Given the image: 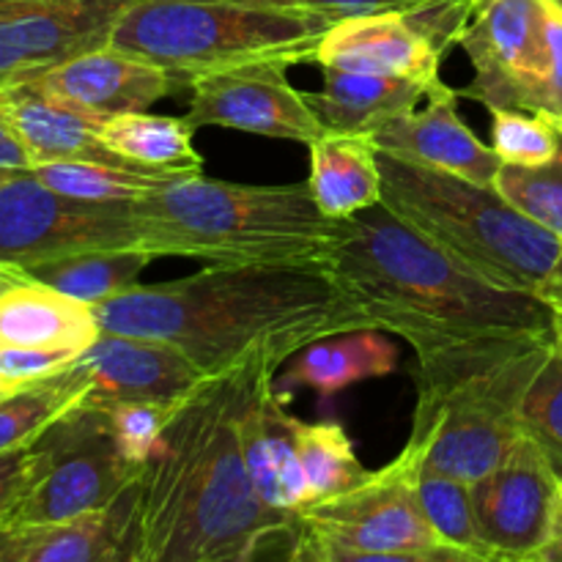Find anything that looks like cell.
Segmentation results:
<instances>
[{"label": "cell", "mask_w": 562, "mask_h": 562, "mask_svg": "<svg viewBox=\"0 0 562 562\" xmlns=\"http://www.w3.org/2000/svg\"><path fill=\"white\" fill-rule=\"evenodd\" d=\"M439 3H448V0H305V9L335 22L357 14H387V11L420 14V11L434 9Z\"/></svg>", "instance_id": "obj_37"}, {"label": "cell", "mask_w": 562, "mask_h": 562, "mask_svg": "<svg viewBox=\"0 0 562 562\" xmlns=\"http://www.w3.org/2000/svg\"><path fill=\"white\" fill-rule=\"evenodd\" d=\"M445 49H439L415 22L398 11L357 14L335 20L316 49L322 69L382 77H420L439 82Z\"/></svg>", "instance_id": "obj_19"}, {"label": "cell", "mask_w": 562, "mask_h": 562, "mask_svg": "<svg viewBox=\"0 0 562 562\" xmlns=\"http://www.w3.org/2000/svg\"><path fill=\"white\" fill-rule=\"evenodd\" d=\"M552 335H554V346H558V349L562 351V311H554Z\"/></svg>", "instance_id": "obj_45"}, {"label": "cell", "mask_w": 562, "mask_h": 562, "mask_svg": "<svg viewBox=\"0 0 562 562\" xmlns=\"http://www.w3.org/2000/svg\"><path fill=\"white\" fill-rule=\"evenodd\" d=\"M536 296H538V300L547 302L552 311H562V250H560L558 261H554L552 272H549L547 280L538 285Z\"/></svg>", "instance_id": "obj_42"}, {"label": "cell", "mask_w": 562, "mask_h": 562, "mask_svg": "<svg viewBox=\"0 0 562 562\" xmlns=\"http://www.w3.org/2000/svg\"><path fill=\"white\" fill-rule=\"evenodd\" d=\"M80 357V349H0V384L22 387L64 371Z\"/></svg>", "instance_id": "obj_36"}, {"label": "cell", "mask_w": 562, "mask_h": 562, "mask_svg": "<svg viewBox=\"0 0 562 562\" xmlns=\"http://www.w3.org/2000/svg\"><path fill=\"white\" fill-rule=\"evenodd\" d=\"M494 187L521 214L562 236V146L552 162L536 168L499 165Z\"/></svg>", "instance_id": "obj_33"}, {"label": "cell", "mask_w": 562, "mask_h": 562, "mask_svg": "<svg viewBox=\"0 0 562 562\" xmlns=\"http://www.w3.org/2000/svg\"><path fill=\"white\" fill-rule=\"evenodd\" d=\"M0 168L5 170H33L31 154L25 151L22 140L11 124L5 121V113L0 110Z\"/></svg>", "instance_id": "obj_40"}, {"label": "cell", "mask_w": 562, "mask_h": 562, "mask_svg": "<svg viewBox=\"0 0 562 562\" xmlns=\"http://www.w3.org/2000/svg\"><path fill=\"white\" fill-rule=\"evenodd\" d=\"M181 404V401H179ZM179 404H159V401H130L104 409L110 415L113 437L126 461L143 470L159 453L165 439V426Z\"/></svg>", "instance_id": "obj_35"}, {"label": "cell", "mask_w": 562, "mask_h": 562, "mask_svg": "<svg viewBox=\"0 0 562 562\" xmlns=\"http://www.w3.org/2000/svg\"><path fill=\"white\" fill-rule=\"evenodd\" d=\"M27 272L22 267H14V263H3L0 261V296L5 294V291H11L14 285H22L27 283Z\"/></svg>", "instance_id": "obj_43"}, {"label": "cell", "mask_w": 562, "mask_h": 562, "mask_svg": "<svg viewBox=\"0 0 562 562\" xmlns=\"http://www.w3.org/2000/svg\"><path fill=\"white\" fill-rule=\"evenodd\" d=\"M558 3H560V5H562V0H558Z\"/></svg>", "instance_id": "obj_49"}, {"label": "cell", "mask_w": 562, "mask_h": 562, "mask_svg": "<svg viewBox=\"0 0 562 562\" xmlns=\"http://www.w3.org/2000/svg\"><path fill=\"white\" fill-rule=\"evenodd\" d=\"M547 115H549V119H552V124L562 132V113H547Z\"/></svg>", "instance_id": "obj_47"}, {"label": "cell", "mask_w": 562, "mask_h": 562, "mask_svg": "<svg viewBox=\"0 0 562 562\" xmlns=\"http://www.w3.org/2000/svg\"><path fill=\"white\" fill-rule=\"evenodd\" d=\"M195 126L181 115H154L148 110L140 113H121L104 119L99 126V137L113 154L137 168L157 170V173H203V157L192 146Z\"/></svg>", "instance_id": "obj_26"}, {"label": "cell", "mask_w": 562, "mask_h": 562, "mask_svg": "<svg viewBox=\"0 0 562 562\" xmlns=\"http://www.w3.org/2000/svg\"><path fill=\"white\" fill-rule=\"evenodd\" d=\"M560 483L547 450L527 434L488 475L472 483L477 536L488 558L536 562L549 538Z\"/></svg>", "instance_id": "obj_12"}, {"label": "cell", "mask_w": 562, "mask_h": 562, "mask_svg": "<svg viewBox=\"0 0 562 562\" xmlns=\"http://www.w3.org/2000/svg\"><path fill=\"white\" fill-rule=\"evenodd\" d=\"M9 390H11V387H5V384H0V395H3V393H9Z\"/></svg>", "instance_id": "obj_48"}, {"label": "cell", "mask_w": 562, "mask_h": 562, "mask_svg": "<svg viewBox=\"0 0 562 562\" xmlns=\"http://www.w3.org/2000/svg\"><path fill=\"white\" fill-rule=\"evenodd\" d=\"M329 267L373 327L404 338L417 357L472 340L552 333L547 302L477 278L382 203L340 220Z\"/></svg>", "instance_id": "obj_3"}, {"label": "cell", "mask_w": 562, "mask_h": 562, "mask_svg": "<svg viewBox=\"0 0 562 562\" xmlns=\"http://www.w3.org/2000/svg\"><path fill=\"white\" fill-rule=\"evenodd\" d=\"M492 113V148L503 165L536 168L558 157L562 135L547 113L516 108H494Z\"/></svg>", "instance_id": "obj_32"}, {"label": "cell", "mask_w": 562, "mask_h": 562, "mask_svg": "<svg viewBox=\"0 0 562 562\" xmlns=\"http://www.w3.org/2000/svg\"><path fill=\"white\" fill-rule=\"evenodd\" d=\"M415 467V450L404 445L398 459L373 470L360 486L302 508L289 560L459 562L423 514Z\"/></svg>", "instance_id": "obj_8"}, {"label": "cell", "mask_w": 562, "mask_h": 562, "mask_svg": "<svg viewBox=\"0 0 562 562\" xmlns=\"http://www.w3.org/2000/svg\"><path fill=\"white\" fill-rule=\"evenodd\" d=\"M33 173L53 190L82 201H143L154 192L168 190L179 179H187L184 173H157V170L80 162V159L36 165Z\"/></svg>", "instance_id": "obj_30"}, {"label": "cell", "mask_w": 562, "mask_h": 562, "mask_svg": "<svg viewBox=\"0 0 562 562\" xmlns=\"http://www.w3.org/2000/svg\"><path fill=\"white\" fill-rule=\"evenodd\" d=\"M143 250L154 258L239 263H329L340 220H329L307 184L250 187L187 176L135 201Z\"/></svg>", "instance_id": "obj_5"}, {"label": "cell", "mask_w": 562, "mask_h": 562, "mask_svg": "<svg viewBox=\"0 0 562 562\" xmlns=\"http://www.w3.org/2000/svg\"><path fill=\"white\" fill-rule=\"evenodd\" d=\"M519 426L536 439L562 475V351L554 346L519 406Z\"/></svg>", "instance_id": "obj_34"}, {"label": "cell", "mask_w": 562, "mask_h": 562, "mask_svg": "<svg viewBox=\"0 0 562 562\" xmlns=\"http://www.w3.org/2000/svg\"><path fill=\"white\" fill-rule=\"evenodd\" d=\"M31 82L66 108L99 121L151 110L159 99L190 88L162 66L148 64L113 44L49 66L31 77Z\"/></svg>", "instance_id": "obj_16"}, {"label": "cell", "mask_w": 562, "mask_h": 562, "mask_svg": "<svg viewBox=\"0 0 562 562\" xmlns=\"http://www.w3.org/2000/svg\"><path fill=\"white\" fill-rule=\"evenodd\" d=\"M31 448V481L5 525L75 519L102 510L143 472L115 445L108 412L91 406L66 412Z\"/></svg>", "instance_id": "obj_9"}, {"label": "cell", "mask_w": 562, "mask_h": 562, "mask_svg": "<svg viewBox=\"0 0 562 562\" xmlns=\"http://www.w3.org/2000/svg\"><path fill=\"white\" fill-rule=\"evenodd\" d=\"M536 562H562V483L558 494V505H554L552 527H549V538L543 543V549L538 552Z\"/></svg>", "instance_id": "obj_41"}, {"label": "cell", "mask_w": 562, "mask_h": 562, "mask_svg": "<svg viewBox=\"0 0 562 562\" xmlns=\"http://www.w3.org/2000/svg\"><path fill=\"white\" fill-rule=\"evenodd\" d=\"M475 69L459 97L538 113L549 75L547 0H475L459 36Z\"/></svg>", "instance_id": "obj_11"}, {"label": "cell", "mask_w": 562, "mask_h": 562, "mask_svg": "<svg viewBox=\"0 0 562 562\" xmlns=\"http://www.w3.org/2000/svg\"><path fill=\"white\" fill-rule=\"evenodd\" d=\"M0 110L25 151L31 154L33 168L44 162H69V159L137 168L104 146L99 137L102 121L66 108L58 99L38 91L31 80L0 91Z\"/></svg>", "instance_id": "obj_21"}, {"label": "cell", "mask_w": 562, "mask_h": 562, "mask_svg": "<svg viewBox=\"0 0 562 562\" xmlns=\"http://www.w3.org/2000/svg\"><path fill=\"white\" fill-rule=\"evenodd\" d=\"M247 5H278V9H305V0H231Z\"/></svg>", "instance_id": "obj_44"}, {"label": "cell", "mask_w": 562, "mask_h": 562, "mask_svg": "<svg viewBox=\"0 0 562 562\" xmlns=\"http://www.w3.org/2000/svg\"><path fill=\"white\" fill-rule=\"evenodd\" d=\"M549 75L543 80V102L538 113H562V5L547 0Z\"/></svg>", "instance_id": "obj_38"}, {"label": "cell", "mask_w": 562, "mask_h": 562, "mask_svg": "<svg viewBox=\"0 0 562 562\" xmlns=\"http://www.w3.org/2000/svg\"><path fill=\"white\" fill-rule=\"evenodd\" d=\"M307 187L329 220H349L379 206L382 168L373 132L324 130L311 143Z\"/></svg>", "instance_id": "obj_23"}, {"label": "cell", "mask_w": 562, "mask_h": 562, "mask_svg": "<svg viewBox=\"0 0 562 562\" xmlns=\"http://www.w3.org/2000/svg\"><path fill=\"white\" fill-rule=\"evenodd\" d=\"M456 102H459V88H450L442 80L426 97V108L406 110L373 132L379 151L477 184H494V176L503 162L494 148L486 146L461 121Z\"/></svg>", "instance_id": "obj_18"}, {"label": "cell", "mask_w": 562, "mask_h": 562, "mask_svg": "<svg viewBox=\"0 0 562 562\" xmlns=\"http://www.w3.org/2000/svg\"><path fill=\"white\" fill-rule=\"evenodd\" d=\"M285 71L289 64L261 60L195 77L184 119L195 130L223 126L311 146L324 124L307 104L305 91H296Z\"/></svg>", "instance_id": "obj_13"}, {"label": "cell", "mask_w": 562, "mask_h": 562, "mask_svg": "<svg viewBox=\"0 0 562 562\" xmlns=\"http://www.w3.org/2000/svg\"><path fill=\"white\" fill-rule=\"evenodd\" d=\"M14 173H20V170H5V168H0V184H3L5 179H11V176Z\"/></svg>", "instance_id": "obj_46"}, {"label": "cell", "mask_w": 562, "mask_h": 562, "mask_svg": "<svg viewBox=\"0 0 562 562\" xmlns=\"http://www.w3.org/2000/svg\"><path fill=\"white\" fill-rule=\"evenodd\" d=\"M151 261V252L140 250V247L88 250L31 263L25 267V272L36 283L49 285V289L93 307L140 285V274Z\"/></svg>", "instance_id": "obj_27"}, {"label": "cell", "mask_w": 562, "mask_h": 562, "mask_svg": "<svg viewBox=\"0 0 562 562\" xmlns=\"http://www.w3.org/2000/svg\"><path fill=\"white\" fill-rule=\"evenodd\" d=\"M71 368L86 384L82 406L91 409H110L130 401L179 404L206 379L176 346L119 333L99 335Z\"/></svg>", "instance_id": "obj_15"}, {"label": "cell", "mask_w": 562, "mask_h": 562, "mask_svg": "<svg viewBox=\"0 0 562 562\" xmlns=\"http://www.w3.org/2000/svg\"><path fill=\"white\" fill-rule=\"evenodd\" d=\"M137 481L113 505L75 519L0 527V562H132Z\"/></svg>", "instance_id": "obj_20"}, {"label": "cell", "mask_w": 562, "mask_h": 562, "mask_svg": "<svg viewBox=\"0 0 562 562\" xmlns=\"http://www.w3.org/2000/svg\"><path fill=\"white\" fill-rule=\"evenodd\" d=\"M554 349L552 333L472 340L417 357L406 448L423 470L475 483L521 437L519 406Z\"/></svg>", "instance_id": "obj_4"}, {"label": "cell", "mask_w": 562, "mask_h": 562, "mask_svg": "<svg viewBox=\"0 0 562 562\" xmlns=\"http://www.w3.org/2000/svg\"><path fill=\"white\" fill-rule=\"evenodd\" d=\"M398 368V346L384 329H349L318 338L291 357L289 371L274 379V387L285 401L296 390H311L322 401L344 393L346 387L382 379Z\"/></svg>", "instance_id": "obj_22"}, {"label": "cell", "mask_w": 562, "mask_h": 562, "mask_svg": "<svg viewBox=\"0 0 562 562\" xmlns=\"http://www.w3.org/2000/svg\"><path fill=\"white\" fill-rule=\"evenodd\" d=\"M31 467H33V448L9 450L0 453V525H5L11 510L20 503L22 492H25L27 481H31Z\"/></svg>", "instance_id": "obj_39"}, {"label": "cell", "mask_w": 562, "mask_h": 562, "mask_svg": "<svg viewBox=\"0 0 562 562\" xmlns=\"http://www.w3.org/2000/svg\"><path fill=\"white\" fill-rule=\"evenodd\" d=\"M132 0H0V91L110 44Z\"/></svg>", "instance_id": "obj_14"}, {"label": "cell", "mask_w": 562, "mask_h": 562, "mask_svg": "<svg viewBox=\"0 0 562 562\" xmlns=\"http://www.w3.org/2000/svg\"><path fill=\"white\" fill-rule=\"evenodd\" d=\"M86 401V384L75 368L53 373L38 382L11 387L0 395V453L27 448L58 417Z\"/></svg>", "instance_id": "obj_28"}, {"label": "cell", "mask_w": 562, "mask_h": 562, "mask_svg": "<svg viewBox=\"0 0 562 562\" xmlns=\"http://www.w3.org/2000/svg\"><path fill=\"white\" fill-rule=\"evenodd\" d=\"M261 362L278 366L267 355L247 357L203 379L173 409L162 448L137 477L132 562H247L291 554L296 516L258 497L236 428Z\"/></svg>", "instance_id": "obj_1"}, {"label": "cell", "mask_w": 562, "mask_h": 562, "mask_svg": "<svg viewBox=\"0 0 562 562\" xmlns=\"http://www.w3.org/2000/svg\"><path fill=\"white\" fill-rule=\"evenodd\" d=\"M382 206L499 289L536 294L552 272L562 236L505 201L494 184L423 168L379 151Z\"/></svg>", "instance_id": "obj_6"}, {"label": "cell", "mask_w": 562, "mask_h": 562, "mask_svg": "<svg viewBox=\"0 0 562 562\" xmlns=\"http://www.w3.org/2000/svg\"><path fill=\"white\" fill-rule=\"evenodd\" d=\"M302 470H305L311 503L338 497L349 488L360 486L371 470L357 459L355 442L340 423H302L296 428ZM307 503V505H311Z\"/></svg>", "instance_id": "obj_31"}, {"label": "cell", "mask_w": 562, "mask_h": 562, "mask_svg": "<svg viewBox=\"0 0 562 562\" xmlns=\"http://www.w3.org/2000/svg\"><path fill=\"white\" fill-rule=\"evenodd\" d=\"M93 316L102 333L176 346L206 376L252 355L285 366L313 340L373 327L329 263H209L187 278L135 285L93 305Z\"/></svg>", "instance_id": "obj_2"}, {"label": "cell", "mask_w": 562, "mask_h": 562, "mask_svg": "<svg viewBox=\"0 0 562 562\" xmlns=\"http://www.w3.org/2000/svg\"><path fill=\"white\" fill-rule=\"evenodd\" d=\"M102 335L93 307L27 280L0 296V349H80Z\"/></svg>", "instance_id": "obj_24"}, {"label": "cell", "mask_w": 562, "mask_h": 562, "mask_svg": "<svg viewBox=\"0 0 562 562\" xmlns=\"http://www.w3.org/2000/svg\"><path fill=\"white\" fill-rule=\"evenodd\" d=\"M415 488L434 536L456 560L492 562L481 536H477L475 508H472V483L450 477L445 472L423 470L420 459H417Z\"/></svg>", "instance_id": "obj_29"}, {"label": "cell", "mask_w": 562, "mask_h": 562, "mask_svg": "<svg viewBox=\"0 0 562 562\" xmlns=\"http://www.w3.org/2000/svg\"><path fill=\"white\" fill-rule=\"evenodd\" d=\"M143 250L135 201H82L20 170L0 184V261L14 267L88 250Z\"/></svg>", "instance_id": "obj_10"}, {"label": "cell", "mask_w": 562, "mask_h": 562, "mask_svg": "<svg viewBox=\"0 0 562 562\" xmlns=\"http://www.w3.org/2000/svg\"><path fill=\"white\" fill-rule=\"evenodd\" d=\"M278 366L261 362L247 384L239 409V445L256 494L274 510L300 516L307 508L305 470L296 448L300 420L285 412V398L274 387Z\"/></svg>", "instance_id": "obj_17"}, {"label": "cell", "mask_w": 562, "mask_h": 562, "mask_svg": "<svg viewBox=\"0 0 562 562\" xmlns=\"http://www.w3.org/2000/svg\"><path fill=\"white\" fill-rule=\"evenodd\" d=\"M442 82V80H439ZM439 82L420 77H382L324 69L322 91H305L324 130L376 132L384 121L417 108Z\"/></svg>", "instance_id": "obj_25"}, {"label": "cell", "mask_w": 562, "mask_h": 562, "mask_svg": "<svg viewBox=\"0 0 562 562\" xmlns=\"http://www.w3.org/2000/svg\"><path fill=\"white\" fill-rule=\"evenodd\" d=\"M333 20L311 9L231 0H132L110 44L190 86L195 77L261 60L313 64Z\"/></svg>", "instance_id": "obj_7"}]
</instances>
